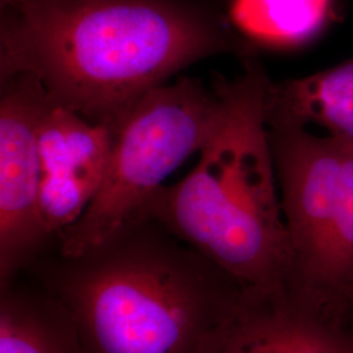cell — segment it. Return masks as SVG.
Instances as JSON below:
<instances>
[{"label":"cell","instance_id":"obj_4","mask_svg":"<svg viewBox=\"0 0 353 353\" xmlns=\"http://www.w3.org/2000/svg\"><path fill=\"white\" fill-rule=\"evenodd\" d=\"M216 110L214 88H204L198 79L182 77L147 93L114 135L99 192L75 224L61 233L63 258L84 255L138 220L165 179L202 150Z\"/></svg>","mask_w":353,"mask_h":353},{"label":"cell","instance_id":"obj_1","mask_svg":"<svg viewBox=\"0 0 353 353\" xmlns=\"http://www.w3.org/2000/svg\"><path fill=\"white\" fill-rule=\"evenodd\" d=\"M0 79L36 76L51 102L114 134L186 65L250 57L219 0H0Z\"/></svg>","mask_w":353,"mask_h":353},{"label":"cell","instance_id":"obj_7","mask_svg":"<svg viewBox=\"0 0 353 353\" xmlns=\"http://www.w3.org/2000/svg\"><path fill=\"white\" fill-rule=\"evenodd\" d=\"M268 121L319 127L353 150V58L306 77L271 81Z\"/></svg>","mask_w":353,"mask_h":353},{"label":"cell","instance_id":"obj_5","mask_svg":"<svg viewBox=\"0 0 353 353\" xmlns=\"http://www.w3.org/2000/svg\"><path fill=\"white\" fill-rule=\"evenodd\" d=\"M0 81V274L4 280L51 237L39 211L38 153V127L49 96L30 74Z\"/></svg>","mask_w":353,"mask_h":353},{"label":"cell","instance_id":"obj_11","mask_svg":"<svg viewBox=\"0 0 353 353\" xmlns=\"http://www.w3.org/2000/svg\"><path fill=\"white\" fill-rule=\"evenodd\" d=\"M303 265L325 278L341 276L353 267V150L350 147L327 224Z\"/></svg>","mask_w":353,"mask_h":353},{"label":"cell","instance_id":"obj_9","mask_svg":"<svg viewBox=\"0 0 353 353\" xmlns=\"http://www.w3.org/2000/svg\"><path fill=\"white\" fill-rule=\"evenodd\" d=\"M241 36L274 48H296L316 38L334 13V0H230Z\"/></svg>","mask_w":353,"mask_h":353},{"label":"cell","instance_id":"obj_8","mask_svg":"<svg viewBox=\"0 0 353 353\" xmlns=\"http://www.w3.org/2000/svg\"><path fill=\"white\" fill-rule=\"evenodd\" d=\"M202 353H335L303 322L283 312L256 314L234 303Z\"/></svg>","mask_w":353,"mask_h":353},{"label":"cell","instance_id":"obj_2","mask_svg":"<svg viewBox=\"0 0 353 353\" xmlns=\"http://www.w3.org/2000/svg\"><path fill=\"white\" fill-rule=\"evenodd\" d=\"M243 65L233 80L214 79L217 110L198 164L157 190L138 220L156 221L229 276L270 290L294 259L267 123L271 80L252 57Z\"/></svg>","mask_w":353,"mask_h":353},{"label":"cell","instance_id":"obj_6","mask_svg":"<svg viewBox=\"0 0 353 353\" xmlns=\"http://www.w3.org/2000/svg\"><path fill=\"white\" fill-rule=\"evenodd\" d=\"M113 131L50 101L38 127L39 211L50 236L63 233L99 192L110 159Z\"/></svg>","mask_w":353,"mask_h":353},{"label":"cell","instance_id":"obj_3","mask_svg":"<svg viewBox=\"0 0 353 353\" xmlns=\"http://www.w3.org/2000/svg\"><path fill=\"white\" fill-rule=\"evenodd\" d=\"M179 242L143 219L64 258L61 294L84 352H203L234 303L214 283L219 267Z\"/></svg>","mask_w":353,"mask_h":353},{"label":"cell","instance_id":"obj_10","mask_svg":"<svg viewBox=\"0 0 353 353\" xmlns=\"http://www.w3.org/2000/svg\"><path fill=\"white\" fill-rule=\"evenodd\" d=\"M70 319V318H68ZM0 353H85L71 321L67 327L10 296L1 297Z\"/></svg>","mask_w":353,"mask_h":353}]
</instances>
